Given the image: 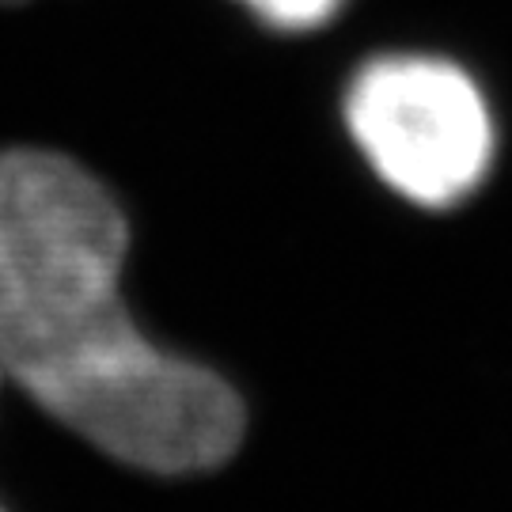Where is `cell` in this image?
<instances>
[{
	"label": "cell",
	"mask_w": 512,
	"mask_h": 512,
	"mask_svg": "<svg viewBox=\"0 0 512 512\" xmlns=\"http://www.w3.org/2000/svg\"><path fill=\"white\" fill-rule=\"evenodd\" d=\"M126 258V209L92 167L57 148H0L4 380L114 463L213 471L243 440V399L141 330L122 293Z\"/></svg>",
	"instance_id": "1"
},
{
	"label": "cell",
	"mask_w": 512,
	"mask_h": 512,
	"mask_svg": "<svg viewBox=\"0 0 512 512\" xmlns=\"http://www.w3.org/2000/svg\"><path fill=\"white\" fill-rule=\"evenodd\" d=\"M342 126L380 183L425 213H448L490 183L501 152L494 99L463 61L387 50L342 92Z\"/></svg>",
	"instance_id": "2"
},
{
	"label": "cell",
	"mask_w": 512,
	"mask_h": 512,
	"mask_svg": "<svg viewBox=\"0 0 512 512\" xmlns=\"http://www.w3.org/2000/svg\"><path fill=\"white\" fill-rule=\"evenodd\" d=\"M247 16L281 35H311L342 16L349 0H236Z\"/></svg>",
	"instance_id": "3"
},
{
	"label": "cell",
	"mask_w": 512,
	"mask_h": 512,
	"mask_svg": "<svg viewBox=\"0 0 512 512\" xmlns=\"http://www.w3.org/2000/svg\"><path fill=\"white\" fill-rule=\"evenodd\" d=\"M0 380H4V368H0Z\"/></svg>",
	"instance_id": "4"
},
{
	"label": "cell",
	"mask_w": 512,
	"mask_h": 512,
	"mask_svg": "<svg viewBox=\"0 0 512 512\" xmlns=\"http://www.w3.org/2000/svg\"><path fill=\"white\" fill-rule=\"evenodd\" d=\"M0 512H4V509H0Z\"/></svg>",
	"instance_id": "5"
}]
</instances>
